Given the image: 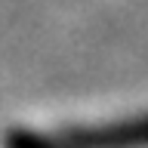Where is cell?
<instances>
[{"label": "cell", "mask_w": 148, "mask_h": 148, "mask_svg": "<svg viewBox=\"0 0 148 148\" xmlns=\"http://www.w3.org/2000/svg\"><path fill=\"white\" fill-rule=\"evenodd\" d=\"M16 148H148V114L99 130H74L53 136H18Z\"/></svg>", "instance_id": "6da1fadb"}]
</instances>
